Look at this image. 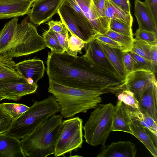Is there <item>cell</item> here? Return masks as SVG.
<instances>
[{
  "label": "cell",
  "mask_w": 157,
  "mask_h": 157,
  "mask_svg": "<svg viewBox=\"0 0 157 157\" xmlns=\"http://www.w3.org/2000/svg\"><path fill=\"white\" fill-rule=\"evenodd\" d=\"M99 43L107 58L120 77L122 80H124L127 74L123 60L122 51L120 49L109 47Z\"/></svg>",
  "instance_id": "21"
},
{
  "label": "cell",
  "mask_w": 157,
  "mask_h": 157,
  "mask_svg": "<svg viewBox=\"0 0 157 157\" xmlns=\"http://www.w3.org/2000/svg\"><path fill=\"white\" fill-rule=\"evenodd\" d=\"M60 111V107L53 95L43 100L35 101L28 109L14 120L6 133L19 140L22 139Z\"/></svg>",
  "instance_id": "4"
},
{
  "label": "cell",
  "mask_w": 157,
  "mask_h": 157,
  "mask_svg": "<svg viewBox=\"0 0 157 157\" xmlns=\"http://www.w3.org/2000/svg\"><path fill=\"white\" fill-rule=\"evenodd\" d=\"M32 0L34 1H35V0Z\"/></svg>",
  "instance_id": "46"
},
{
  "label": "cell",
  "mask_w": 157,
  "mask_h": 157,
  "mask_svg": "<svg viewBox=\"0 0 157 157\" xmlns=\"http://www.w3.org/2000/svg\"><path fill=\"white\" fill-rule=\"evenodd\" d=\"M114 108L110 103L99 104L91 113L83 127L87 144L93 146L105 145L112 131Z\"/></svg>",
  "instance_id": "5"
},
{
  "label": "cell",
  "mask_w": 157,
  "mask_h": 157,
  "mask_svg": "<svg viewBox=\"0 0 157 157\" xmlns=\"http://www.w3.org/2000/svg\"><path fill=\"white\" fill-rule=\"evenodd\" d=\"M75 0L97 33L104 34L109 29V22L107 18L102 17L98 13L92 0Z\"/></svg>",
  "instance_id": "14"
},
{
  "label": "cell",
  "mask_w": 157,
  "mask_h": 157,
  "mask_svg": "<svg viewBox=\"0 0 157 157\" xmlns=\"http://www.w3.org/2000/svg\"><path fill=\"white\" fill-rule=\"evenodd\" d=\"M46 47L36 26L24 20L18 24L16 32L6 52L3 54L13 58L28 55Z\"/></svg>",
  "instance_id": "6"
},
{
  "label": "cell",
  "mask_w": 157,
  "mask_h": 157,
  "mask_svg": "<svg viewBox=\"0 0 157 157\" xmlns=\"http://www.w3.org/2000/svg\"><path fill=\"white\" fill-rule=\"evenodd\" d=\"M115 94L118 101L133 108L140 109L138 101L135 97L133 94L130 90L125 89Z\"/></svg>",
  "instance_id": "31"
},
{
  "label": "cell",
  "mask_w": 157,
  "mask_h": 157,
  "mask_svg": "<svg viewBox=\"0 0 157 157\" xmlns=\"http://www.w3.org/2000/svg\"><path fill=\"white\" fill-rule=\"evenodd\" d=\"M140 110L157 121V84L148 88L138 100Z\"/></svg>",
  "instance_id": "20"
},
{
  "label": "cell",
  "mask_w": 157,
  "mask_h": 157,
  "mask_svg": "<svg viewBox=\"0 0 157 157\" xmlns=\"http://www.w3.org/2000/svg\"><path fill=\"white\" fill-rule=\"evenodd\" d=\"M86 44V53L83 55L84 57L98 67L112 74L119 79L123 80L109 61L97 40L94 39Z\"/></svg>",
  "instance_id": "13"
},
{
  "label": "cell",
  "mask_w": 157,
  "mask_h": 157,
  "mask_svg": "<svg viewBox=\"0 0 157 157\" xmlns=\"http://www.w3.org/2000/svg\"><path fill=\"white\" fill-rule=\"evenodd\" d=\"M48 92L55 97L64 118L73 117L79 113H86L95 108L102 101L101 92L64 86L49 78Z\"/></svg>",
  "instance_id": "2"
},
{
  "label": "cell",
  "mask_w": 157,
  "mask_h": 157,
  "mask_svg": "<svg viewBox=\"0 0 157 157\" xmlns=\"http://www.w3.org/2000/svg\"><path fill=\"white\" fill-rule=\"evenodd\" d=\"M157 33L138 29L135 34L134 39L139 41L153 45H157Z\"/></svg>",
  "instance_id": "33"
},
{
  "label": "cell",
  "mask_w": 157,
  "mask_h": 157,
  "mask_svg": "<svg viewBox=\"0 0 157 157\" xmlns=\"http://www.w3.org/2000/svg\"><path fill=\"white\" fill-rule=\"evenodd\" d=\"M0 157H26L19 139L6 132L0 134Z\"/></svg>",
  "instance_id": "18"
},
{
  "label": "cell",
  "mask_w": 157,
  "mask_h": 157,
  "mask_svg": "<svg viewBox=\"0 0 157 157\" xmlns=\"http://www.w3.org/2000/svg\"><path fill=\"white\" fill-rule=\"evenodd\" d=\"M134 14L139 25V29L157 33V24L144 2L139 0L135 1Z\"/></svg>",
  "instance_id": "19"
},
{
  "label": "cell",
  "mask_w": 157,
  "mask_h": 157,
  "mask_svg": "<svg viewBox=\"0 0 157 157\" xmlns=\"http://www.w3.org/2000/svg\"><path fill=\"white\" fill-rule=\"evenodd\" d=\"M125 82L126 89L132 92L138 101L148 88L157 84L155 73L143 70L128 73Z\"/></svg>",
  "instance_id": "10"
},
{
  "label": "cell",
  "mask_w": 157,
  "mask_h": 157,
  "mask_svg": "<svg viewBox=\"0 0 157 157\" xmlns=\"http://www.w3.org/2000/svg\"><path fill=\"white\" fill-rule=\"evenodd\" d=\"M104 35L118 43L122 52H129L131 51L134 40L133 37L122 35L110 29Z\"/></svg>",
  "instance_id": "27"
},
{
  "label": "cell",
  "mask_w": 157,
  "mask_h": 157,
  "mask_svg": "<svg viewBox=\"0 0 157 157\" xmlns=\"http://www.w3.org/2000/svg\"><path fill=\"white\" fill-rule=\"evenodd\" d=\"M92 1L100 15L102 17L106 18L105 15V0H92Z\"/></svg>",
  "instance_id": "43"
},
{
  "label": "cell",
  "mask_w": 157,
  "mask_h": 157,
  "mask_svg": "<svg viewBox=\"0 0 157 157\" xmlns=\"http://www.w3.org/2000/svg\"><path fill=\"white\" fill-rule=\"evenodd\" d=\"M151 46L139 41L134 39L132 47L130 52L150 61V54Z\"/></svg>",
  "instance_id": "35"
},
{
  "label": "cell",
  "mask_w": 157,
  "mask_h": 157,
  "mask_svg": "<svg viewBox=\"0 0 157 157\" xmlns=\"http://www.w3.org/2000/svg\"><path fill=\"white\" fill-rule=\"evenodd\" d=\"M68 40V48L66 52L73 56H77L78 53L82 54V49L84 47L86 43L79 37L71 34Z\"/></svg>",
  "instance_id": "29"
},
{
  "label": "cell",
  "mask_w": 157,
  "mask_h": 157,
  "mask_svg": "<svg viewBox=\"0 0 157 157\" xmlns=\"http://www.w3.org/2000/svg\"><path fill=\"white\" fill-rule=\"evenodd\" d=\"M63 0H36L28 14L30 21L38 25L50 20L57 13Z\"/></svg>",
  "instance_id": "11"
},
{
  "label": "cell",
  "mask_w": 157,
  "mask_h": 157,
  "mask_svg": "<svg viewBox=\"0 0 157 157\" xmlns=\"http://www.w3.org/2000/svg\"><path fill=\"white\" fill-rule=\"evenodd\" d=\"M132 26L120 20L111 19L109 29L118 33L133 37Z\"/></svg>",
  "instance_id": "30"
},
{
  "label": "cell",
  "mask_w": 157,
  "mask_h": 157,
  "mask_svg": "<svg viewBox=\"0 0 157 157\" xmlns=\"http://www.w3.org/2000/svg\"><path fill=\"white\" fill-rule=\"evenodd\" d=\"M15 69L22 78L34 85H37V82L43 77L45 70L43 61L36 57L18 63Z\"/></svg>",
  "instance_id": "12"
},
{
  "label": "cell",
  "mask_w": 157,
  "mask_h": 157,
  "mask_svg": "<svg viewBox=\"0 0 157 157\" xmlns=\"http://www.w3.org/2000/svg\"><path fill=\"white\" fill-rule=\"evenodd\" d=\"M68 31L67 30L63 33H59L55 32L59 42L66 52L68 48V40L69 37Z\"/></svg>",
  "instance_id": "40"
},
{
  "label": "cell",
  "mask_w": 157,
  "mask_h": 157,
  "mask_svg": "<svg viewBox=\"0 0 157 157\" xmlns=\"http://www.w3.org/2000/svg\"><path fill=\"white\" fill-rule=\"evenodd\" d=\"M129 52L133 62V71L143 70L155 73L150 61L131 52Z\"/></svg>",
  "instance_id": "34"
},
{
  "label": "cell",
  "mask_w": 157,
  "mask_h": 157,
  "mask_svg": "<svg viewBox=\"0 0 157 157\" xmlns=\"http://www.w3.org/2000/svg\"><path fill=\"white\" fill-rule=\"evenodd\" d=\"M105 15L110 23L111 19L121 21L132 26L133 17L131 13L124 11L109 0H105Z\"/></svg>",
  "instance_id": "25"
},
{
  "label": "cell",
  "mask_w": 157,
  "mask_h": 157,
  "mask_svg": "<svg viewBox=\"0 0 157 157\" xmlns=\"http://www.w3.org/2000/svg\"><path fill=\"white\" fill-rule=\"evenodd\" d=\"M46 71L48 78L61 85L116 94L125 89L124 80L98 67L83 56H73L66 52H48Z\"/></svg>",
  "instance_id": "1"
},
{
  "label": "cell",
  "mask_w": 157,
  "mask_h": 157,
  "mask_svg": "<svg viewBox=\"0 0 157 157\" xmlns=\"http://www.w3.org/2000/svg\"><path fill=\"white\" fill-rule=\"evenodd\" d=\"M123 63L127 74L133 71V62L129 52H122Z\"/></svg>",
  "instance_id": "39"
},
{
  "label": "cell",
  "mask_w": 157,
  "mask_h": 157,
  "mask_svg": "<svg viewBox=\"0 0 157 157\" xmlns=\"http://www.w3.org/2000/svg\"><path fill=\"white\" fill-rule=\"evenodd\" d=\"M102 146L97 157H135L136 154L135 145L130 141H120Z\"/></svg>",
  "instance_id": "17"
},
{
  "label": "cell",
  "mask_w": 157,
  "mask_h": 157,
  "mask_svg": "<svg viewBox=\"0 0 157 157\" xmlns=\"http://www.w3.org/2000/svg\"><path fill=\"white\" fill-rule=\"evenodd\" d=\"M112 131H122L132 135L123 103L119 101L114 106Z\"/></svg>",
  "instance_id": "23"
},
{
  "label": "cell",
  "mask_w": 157,
  "mask_h": 157,
  "mask_svg": "<svg viewBox=\"0 0 157 157\" xmlns=\"http://www.w3.org/2000/svg\"><path fill=\"white\" fill-rule=\"evenodd\" d=\"M32 0H0V19L28 14Z\"/></svg>",
  "instance_id": "15"
},
{
  "label": "cell",
  "mask_w": 157,
  "mask_h": 157,
  "mask_svg": "<svg viewBox=\"0 0 157 157\" xmlns=\"http://www.w3.org/2000/svg\"><path fill=\"white\" fill-rule=\"evenodd\" d=\"M150 57L155 72L156 73L157 64V45L151 46L150 51Z\"/></svg>",
  "instance_id": "44"
},
{
  "label": "cell",
  "mask_w": 157,
  "mask_h": 157,
  "mask_svg": "<svg viewBox=\"0 0 157 157\" xmlns=\"http://www.w3.org/2000/svg\"><path fill=\"white\" fill-rule=\"evenodd\" d=\"M144 2L150 11L155 23L157 24V0H145Z\"/></svg>",
  "instance_id": "41"
},
{
  "label": "cell",
  "mask_w": 157,
  "mask_h": 157,
  "mask_svg": "<svg viewBox=\"0 0 157 157\" xmlns=\"http://www.w3.org/2000/svg\"><path fill=\"white\" fill-rule=\"evenodd\" d=\"M2 108L15 120L17 119L29 108V107L20 103H3Z\"/></svg>",
  "instance_id": "32"
},
{
  "label": "cell",
  "mask_w": 157,
  "mask_h": 157,
  "mask_svg": "<svg viewBox=\"0 0 157 157\" xmlns=\"http://www.w3.org/2000/svg\"><path fill=\"white\" fill-rule=\"evenodd\" d=\"M15 119L2 106L0 103V134L6 132Z\"/></svg>",
  "instance_id": "36"
},
{
  "label": "cell",
  "mask_w": 157,
  "mask_h": 157,
  "mask_svg": "<svg viewBox=\"0 0 157 157\" xmlns=\"http://www.w3.org/2000/svg\"><path fill=\"white\" fill-rule=\"evenodd\" d=\"M94 39L109 47L121 49L120 46L118 43L104 34L98 33L95 35Z\"/></svg>",
  "instance_id": "37"
},
{
  "label": "cell",
  "mask_w": 157,
  "mask_h": 157,
  "mask_svg": "<svg viewBox=\"0 0 157 157\" xmlns=\"http://www.w3.org/2000/svg\"><path fill=\"white\" fill-rule=\"evenodd\" d=\"M48 24L49 29L56 33H63L67 30L61 21L52 20L49 21Z\"/></svg>",
  "instance_id": "38"
},
{
  "label": "cell",
  "mask_w": 157,
  "mask_h": 157,
  "mask_svg": "<svg viewBox=\"0 0 157 157\" xmlns=\"http://www.w3.org/2000/svg\"><path fill=\"white\" fill-rule=\"evenodd\" d=\"M4 99V98L0 95V101Z\"/></svg>",
  "instance_id": "45"
},
{
  "label": "cell",
  "mask_w": 157,
  "mask_h": 157,
  "mask_svg": "<svg viewBox=\"0 0 157 157\" xmlns=\"http://www.w3.org/2000/svg\"><path fill=\"white\" fill-rule=\"evenodd\" d=\"M16 64L13 58L0 54V80L22 78L15 69Z\"/></svg>",
  "instance_id": "26"
},
{
  "label": "cell",
  "mask_w": 157,
  "mask_h": 157,
  "mask_svg": "<svg viewBox=\"0 0 157 157\" xmlns=\"http://www.w3.org/2000/svg\"><path fill=\"white\" fill-rule=\"evenodd\" d=\"M63 117L54 115L20 141L26 157H46L55 153L63 126Z\"/></svg>",
  "instance_id": "3"
},
{
  "label": "cell",
  "mask_w": 157,
  "mask_h": 157,
  "mask_svg": "<svg viewBox=\"0 0 157 157\" xmlns=\"http://www.w3.org/2000/svg\"><path fill=\"white\" fill-rule=\"evenodd\" d=\"M83 121L78 117L63 121V126L56 146L54 157L64 156L81 148L83 142Z\"/></svg>",
  "instance_id": "8"
},
{
  "label": "cell",
  "mask_w": 157,
  "mask_h": 157,
  "mask_svg": "<svg viewBox=\"0 0 157 157\" xmlns=\"http://www.w3.org/2000/svg\"><path fill=\"white\" fill-rule=\"evenodd\" d=\"M123 103V102H122ZM126 117L129 119L141 124L146 128L157 133V122L140 109L133 108L123 103Z\"/></svg>",
  "instance_id": "22"
},
{
  "label": "cell",
  "mask_w": 157,
  "mask_h": 157,
  "mask_svg": "<svg viewBox=\"0 0 157 157\" xmlns=\"http://www.w3.org/2000/svg\"><path fill=\"white\" fill-rule=\"evenodd\" d=\"M57 13L61 21L70 34H73L86 44L93 40L98 34L84 15H80L63 1Z\"/></svg>",
  "instance_id": "7"
},
{
  "label": "cell",
  "mask_w": 157,
  "mask_h": 157,
  "mask_svg": "<svg viewBox=\"0 0 157 157\" xmlns=\"http://www.w3.org/2000/svg\"><path fill=\"white\" fill-rule=\"evenodd\" d=\"M127 118L132 135L143 144L153 156L157 157V133L152 132L127 117Z\"/></svg>",
  "instance_id": "16"
},
{
  "label": "cell",
  "mask_w": 157,
  "mask_h": 157,
  "mask_svg": "<svg viewBox=\"0 0 157 157\" xmlns=\"http://www.w3.org/2000/svg\"><path fill=\"white\" fill-rule=\"evenodd\" d=\"M42 37L46 47L51 51L57 53L65 52L59 43L54 32L50 29L45 31L42 34Z\"/></svg>",
  "instance_id": "28"
},
{
  "label": "cell",
  "mask_w": 157,
  "mask_h": 157,
  "mask_svg": "<svg viewBox=\"0 0 157 157\" xmlns=\"http://www.w3.org/2000/svg\"><path fill=\"white\" fill-rule=\"evenodd\" d=\"M18 20L17 17H13L0 31V54H4L7 52L16 32Z\"/></svg>",
  "instance_id": "24"
},
{
  "label": "cell",
  "mask_w": 157,
  "mask_h": 157,
  "mask_svg": "<svg viewBox=\"0 0 157 157\" xmlns=\"http://www.w3.org/2000/svg\"><path fill=\"white\" fill-rule=\"evenodd\" d=\"M109 0L122 10L131 13L129 0Z\"/></svg>",
  "instance_id": "42"
},
{
  "label": "cell",
  "mask_w": 157,
  "mask_h": 157,
  "mask_svg": "<svg viewBox=\"0 0 157 157\" xmlns=\"http://www.w3.org/2000/svg\"><path fill=\"white\" fill-rule=\"evenodd\" d=\"M38 87L22 78L0 80V95L4 99L17 101L23 96L35 93Z\"/></svg>",
  "instance_id": "9"
}]
</instances>
